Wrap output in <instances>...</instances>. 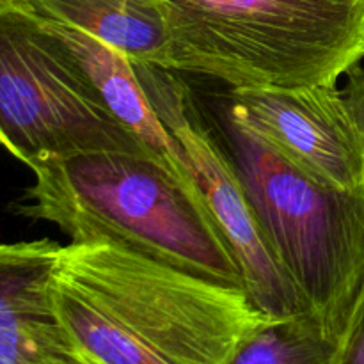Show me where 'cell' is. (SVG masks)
Instances as JSON below:
<instances>
[{
	"mask_svg": "<svg viewBox=\"0 0 364 364\" xmlns=\"http://www.w3.org/2000/svg\"><path fill=\"white\" fill-rule=\"evenodd\" d=\"M55 315L91 364H228L269 322L245 290L109 242H71L53 269Z\"/></svg>",
	"mask_w": 364,
	"mask_h": 364,
	"instance_id": "cell-1",
	"label": "cell"
},
{
	"mask_svg": "<svg viewBox=\"0 0 364 364\" xmlns=\"http://www.w3.org/2000/svg\"><path fill=\"white\" fill-rule=\"evenodd\" d=\"M14 212L71 242H109L212 283L244 288L240 265L192 178L159 160L102 151L43 164ZM247 294V291H245Z\"/></svg>",
	"mask_w": 364,
	"mask_h": 364,
	"instance_id": "cell-2",
	"label": "cell"
},
{
	"mask_svg": "<svg viewBox=\"0 0 364 364\" xmlns=\"http://www.w3.org/2000/svg\"><path fill=\"white\" fill-rule=\"evenodd\" d=\"M171 70L230 87L336 85L364 59V2L159 0Z\"/></svg>",
	"mask_w": 364,
	"mask_h": 364,
	"instance_id": "cell-3",
	"label": "cell"
},
{
	"mask_svg": "<svg viewBox=\"0 0 364 364\" xmlns=\"http://www.w3.org/2000/svg\"><path fill=\"white\" fill-rule=\"evenodd\" d=\"M223 130L277 262L340 341L364 290V188L311 180L226 112Z\"/></svg>",
	"mask_w": 364,
	"mask_h": 364,
	"instance_id": "cell-4",
	"label": "cell"
},
{
	"mask_svg": "<svg viewBox=\"0 0 364 364\" xmlns=\"http://www.w3.org/2000/svg\"><path fill=\"white\" fill-rule=\"evenodd\" d=\"M0 144L31 171L102 151L159 160L103 105L46 18L23 4L0 7Z\"/></svg>",
	"mask_w": 364,
	"mask_h": 364,
	"instance_id": "cell-5",
	"label": "cell"
},
{
	"mask_svg": "<svg viewBox=\"0 0 364 364\" xmlns=\"http://www.w3.org/2000/svg\"><path fill=\"white\" fill-rule=\"evenodd\" d=\"M149 103L174 141L181 162L230 244L252 304L269 318L309 315L301 294L277 262L231 153L206 124L194 91L178 75L135 64Z\"/></svg>",
	"mask_w": 364,
	"mask_h": 364,
	"instance_id": "cell-6",
	"label": "cell"
},
{
	"mask_svg": "<svg viewBox=\"0 0 364 364\" xmlns=\"http://www.w3.org/2000/svg\"><path fill=\"white\" fill-rule=\"evenodd\" d=\"M224 112L311 180L364 188V142L338 85L231 87Z\"/></svg>",
	"mask_w": 364,
	"mask_h": 364,
	"instance_id": "cell-7",
	"label": "cell"
},
{
	"mask_svg": "<svg viewBox=\"0 0 364 364\" xmlns=\"http://www.w3.org/2000/svg\"><path fill=\"white\" fill-rule=\"evenodd\" d=\"M60 249L53 240L0 244V364H31L70 345L52 299Z\"/></svg>",
	"mask_w": 364,
	"mask_h": 364,
	"instance_id": "cell-8",
	"label": "cell"
},
{
	"mask_svg": "<svg viewBox=\"0 0 364 364\" xmlns=\"http://www.w3.org/2000/svg\"><path fill=\"white\" fill-rule=\"evenodd\" d=\"M46 21L109 112L144 142L164 166L191 178L181 162L180 146L149 103L135 64L116 48L78 28L52 18Z\"/></svg>",
	"mask_w": 364,
	"mask_h": 364,
	"instance_id": "cell-9",
	"label": "cell"
},
{
	"mask_svg": "<svg viewBox=\"0 0 364 364\" xmlns=\"http://www.w3.org/2000/svg\"><path fill=\"white\" fill-rule=\"evenodd\" d=\"M46 18L78 28L134 64L171 70V36L159 0H21Z\"/></svg>",
	"mask_w": 364,
	"mask_h": 364,
	"instance_id": "cell-10",
	"label": "cell"
},
{
	"mask_svg": "<svg viewBox=\"0 0 364 364\" xmlns=\"http://www.w3.org/2000/svg\"><path fill=\"white\" fill-rule=\"evenodd\" d=\"M338 340L311 315L269 320L249 334L228 364H333Z\"/></svg>",
	"mask_w": 364,
	"mask_h": 364,
	"instance_id": "cell-11",
	"label": "cell"
},
{
	"mask_svg": "<svg viewBox=\"0 0 364 364\" xmlns=\"http://www.w3.org/2000/svg\"><path fill=\"white\" fill-rule=\"evenodd\" d=\"M333 364H364V290L338 341Z\"/></svg>",
	"mask_w": 364,
	"mask_h": 364,
	"instance_id": "cell-12",
	"label": "cell"
},
{
	"mask_svg": "<svg viewBox=\"0 0 364 364\" xmlns=\"http://www.w3.org/2000/svg\"><path fill=\"white\" fill-rule=\"evenodd\" d=\"M347 77L348 82L341 92L364 142V64L359 63L358 66L352 68Z\"/></svg>",
	"mask_w": 364,
	"mask_h": 364,
	"instance_id": "cell-13",
	"label": "cell"
},
{
	"mask_svg": "<svg viewBox=\"0 0 364 364\" xmlns=\"http://www.w3.org/2000/svg\"><path fill=\"white\" fill-rule=\"evenodd\" d=\"M31 364H91V363H89L84 355L78 354L71 345H68V347H60L52 352H46V354H43L41 358H38Z\"/></svg>",
	"mask_w": 364,
	"mask_h": 364,
	"instance_id": "cell-14",
	"label": "cell"
},
{
	"mask_svg": "<svg viewBox=\"0 0 364 364\" xmlns=\"http://www.w3.org/2000/svg\"><path fill=\"white\" fill-rule=\"evenodd\" d=\"M16 2H21V0H0V7L9 6V4H16Z\"/></svg>",
	"mask_w": 364,
	"mask_h": 364,
	"instance_id": "cell-15",
	"label": "cell"
},
{
	"mask_svg": "<svg viewBox=\"0 0 364 364\" xmlns=\"http://www.w3.org/2000/svg\"><path fill=\"white\" fill-rule=\"evenodd\" d=\"M350 2H364V0H350Z\"/></svg>",
	"mask_w": 364,
	"mask_h": 364,
	"instance_id": "cell-16",
	"label": "cell"
}]
</instances>
